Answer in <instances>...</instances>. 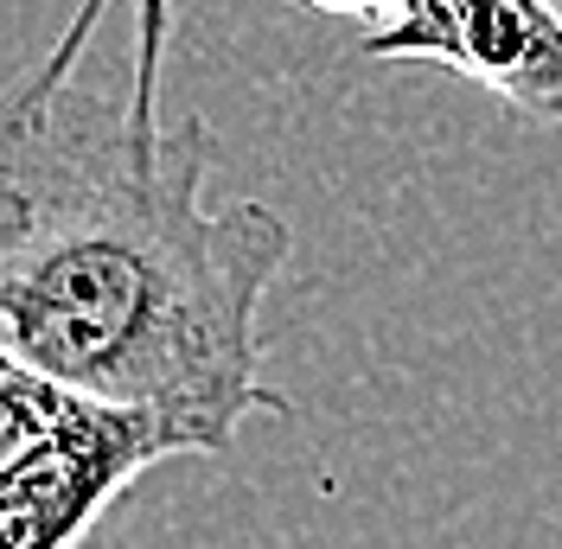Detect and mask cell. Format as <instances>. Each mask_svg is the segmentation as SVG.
Returning a JSON list of instances; mask_svg holds the SVG:
<instances>
[{"label":"cell","mask_w":562,"mask_h":549,"mask_svg":"<svg viewBox=\"0 0 562 549\" xmlns=\"http://www.w3.org/2000/svg\"><path fill=\"white\" fill-rule=\"evenodd\" d=\"M211 128H135L77 83L0 97V358L77 403L154 415L224 453L262 390V326L294 256L269 205H205Z\"/></svg>","instance_id":"6da1fadb"},{"label":"cell","mask_w":562,"mask_h":549,"mask_svg":"<svg viewBox=\"0 0 562 549\" xmlns=\"http://www.w3.org/2000/svg\"><path fill=\"white\" fill-rule=\"evenodd\" d=\"M179 453L192 447L167 422L70 396L58 428L0 473V549H83L128 480Z\"/></svg>","instance_id":"7a4b0ae2"},{"label":"cell","mask_w":562,"mask_h":549,"mask_svg":"<svg viewBox=\"0 0 562 549\" xmlns=\"http://www.w3.org/2000/svg\"><path fill=\"white\" fill-rule=\"evenodd\" d=\"M364 58L441 65L543 128H562V7L550 0H396Z\"/></svg>","instance_id":"3957f363"},{"label":"cell","mask_w":562,"mask_h":549,"mask_svg":"<svg viewBox=\"0 0 562 549\" xmlns=\"http://www.w3.org/2000/svg\"><path fill=\"white\" fill-rule=\"evenodd\" d=\"M115 0H77L65 20V33L52 38V52L38 58L20 83H38V90H58L77 77L83 65V45L97 38L103 26V13ZM167 38H173V0H140L135 7V58H128V103L122 115L135 122V128H160V70H167Z\"/></svg>","instance_id":"277c9868"},{"label":"cell","mask_w":562,"mask_h":549,"mask_svg":"<svg viewBox=\"0 0 562 549\" xmlns=\"http://www.w3.org/2000/svg\"><path fill=\"white\" fill-rule=\"evenodd\" d=\"M301 7H319V13H371V20H384L396 0H301Z\"/></svg>","instance_id":"5b68a950"}]
</instances>
